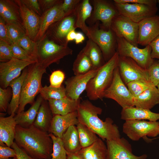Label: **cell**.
<instances>
[{
	"mask_svg": "<svg viewBox=\"0 0 159 159\" xmlns=\"http://www.w3.org/2000/svg\"><path fill=\"white\" fill-rule=\"evenodd\" d=\"M14 142L32 157L50 159L53 141L49 133L39 129L33 125L28 127L16 125Z\"/></svg>",
	"mask_w": 159,
	"mask_h": 159,
	"instance_id": "6da1fadb",
	"label": "cell"
},
{
	"mask_svg": "<svg viewBox=\"0 0 159 159\" xmlns=\"http://www.w3.org/2000/svg\"><path fill=\"white\" fill-rule=\"evenodd\" d=\"M77 111L79 122L86 125L102 140H115L121 138L118 127L112 120L110 117L106 118L104 121L101 120L98 115L101 114L102 109L88 100L80 102Z\"/></svg>",
	"mask_w": 159,
	"mask_h": 159,
	"instance_id": "7a4b0ae2",
	"label": "cell"
},
{
	"mask_svg": "<svg viewBox=\"0 0 159 159\" xmlns=\"http://www.w3.org/2000/svg\"><path fill=\"white\" fill-rule=\"evenodd\" d=\"M119 56L116 51L110 59L99 68L96 74L90 80L85 90L87 96L90 100H102L104 98L105 91L112 82Z\"/></svg>",
	"mask_w": 159,
	"mask_h": 159,
	"instance_id": "3957f363",
	"label": "cell"
},
{
	"mask_svg": "<svg viewBox=\"0 0 159 159\" xmlns=\"http://www.w3.org/2000/svg\"><path fill=\"white\" fill-rule=\"evenodd\" d=\"M46 72V69L42 68L37 62L30 65L23 82L17 114L24 111L27 104L32 105L34 102L35 97L43 87L42 79Z\"/></svg>",
	"mask_w": 159,
	"mask_h": 159,
	"instance_id": "277c9868",
	"label": "cell"
},
{
	"mask_svg": "<svg viewBox=\"0 0 159 159\" xmlns=\"http://www.w3.org/2000/svg\"><path fill=\"white\" fill-rule=\"evenodd\" d=\"M37 43V62L46 69L51 64H58L65 56L72 54L73 50L68 46L59 45L44 34Z\"/></svg>",
	"mask_w": 159,
	"mask_h": 159,
	"instance_id": "5b68a950",
	"label": "cell"
},
{
	"mask_svg": "<svg viewBox=\"0 0 159 159\" xmlns=\"http://www.w3.org/2000/svg\"><path fill=\"white\" fill-rule=\"evenodd\" d=\"M98 21L88 26L86 35L99 47L107 62L117 51L115 50L117 47L116 37L110 28L108 30L99 29Z\"/></svg>",
	"mask_w": 159,
	"mask_h": 159,
	"instance_id": "8992f818",
	"label": "cell"
},
{
	"mask_svg": "<svg viewBox=\"0 0 159 159\" xmlns=\"http://www.w3.org/2000/svg\"><path fill=\"white\" fill-rule=\"evenodd\" d=\"M117 51L119 56L127 57L134 60L140 67L147 69L153 62L149 45L143 49L132 44L123 38L116 37Z\"/></svg>",
	"mask_w": 159,
	"mask_h": 159,
	"instance_id": "52a82bcc",
	"label": "cell"
},
{
	"mask_svg": "<svg viewBox=\"0 0 159 159\" xmlns=\"http://www.w3.org/2000/svg\"><path fill=\"white\" fill-rule=\"evenodd\" d=\"M122 131L133 141H138L141 138L148 140L147 136L155 137L159 135V122L140 120H126L123 125Z\"/></svg>",
	"mask_w": 159,
	"mask_h": 159,
	"instance_id": "ba28073f",
	"label": "cell"
},
{
	"mask_svg": "<svg viewBox=\"0 0 159 159\" xmlns=\"http://www.w3.org/2000/svg\"><path fill=\"white\" fill-rule=\"evenodd\" d=\"M103 96L114 100L122 108L134 106V97L122 80L118 66L114 70L112 82Z\"/></svg>",
	"mask_w": 159,
	"mask_h": 159,
	"instance_id": "9c48e42d",
	"label": "cell"
},
{
	"mask_svg": "<svg viewBox=\"0 0 159 159\" xmlns=\"http://www.w3.org/2000/svg\"><path fill=\"white\" fill-rule=\"evenodd\" d=\"M110 29L117 37L123 38L132 44L138 47V23L119 14L112 20Z\"/></svg>",
	"mask_w": 159,
	"mask_h": 159,
	"instance_id": "30bf717a",
	"label": "cell"
},
{
	"mask_svg": "<svg viewBox=\"0 0 159 159\" xmlns=\"http://www.w3.org/2000/svg\"><path fill=\"white\" fill-rule=\"evenodd\" d=\"M114 5L120 14L138 23L142 20L156 15L158 10L156 6L138 4H119Z\"/></svg>",
	"mask_w": 159,
	"mask_h": 159,
	"instance_id": "8fae6325",
	"label": "cell"
},
{
	"mask_svg": "<svg viewBox=\"0 0 159 159\" xmlns=\"http://www.w3.org/2000/svg\"><path fill=\"white\" fill-rule=\"evenodd\" d=\"M117 66L120 77L125 85L136 80L150 82L147 69L140 67L130 58L119 56Z\"/></svg>",
	"mask_w": 159,
	"mask_h": 159,
	"instance_id": "7c38bea8",
	"label": "cell"
},
{
	"mask_svg": "<svg viewBox=\"0 0 159 159\" xmlns=\"http://www.w3.org/2000/svg\"><path fill=\"white\" fill-rule=\"evenodd\" d=\"M13 58L8 61L0 63V87L6 88L10 83L19 77L21 71L30 65L36 62Z\"/></svg>",
	"mask_w": 159,
	"mask_h": 159,
	"instance_id": "4fadbf2b",
	"label": "cell"
},
{
	"mask_svg": "<svg viewBox=\"0 0 159 159\" xmlns=\"http://www.w3.org/2000/svg\"><path fill=\"white\" fill-rule=\"evenodd\" d=\"M75 20V13L66 16L51 25L45 34L56 43L68 46L67 35L69 32L74 28Z\"/></svg>",
	"mask_w": 159,
	"mask_h": 159,
	"instance_id": "5bb4252c",
	"label": "cell"
},
{
	"mask_svg": "<svg viewBox=\"0 0 159 159\" xmlns=\"http://www.w3.org/2000/svg\"><path fill=\"white\" fill-rule=\"evenodd\" d=\"M107 152L106 159H146L144 154L136 156L132 153V146L123 138L115 140H106Z\"/></svg>",
	"mask_w": 159,
	"mask_h": 159,
	"instance_id": "9a60e30c",
	"label": "cell"
},
{
	"mask_svg": "<svg viewBox=\"0 0 159 159\" xmlns=\"http://www.w3.org/2000/svg\"><path fill=\"white\" fill-rule=\"evenodd\" d=\"M92 1L93 10L90 17L92 22L100 21L106 30L110 29L113 19L120 14L114 4L106 0Z\"/></svg>",
	"mask_w": 159,
	"mask_h": 159,
	"instance_id": "2e32d148",
	"label": "cell"
},
{
	"mask_svg": "<svg viewBox=\"0 0 159 159\" xmlns=\"http://www.w3.org/2000/svg\"><path fill=\"white\" fill-rule=\"evenodd\" d=\"M99 68L93 69L82 74L74 75L69 77L64 82L67 97L77 100L85 90L90 80L97 73Z\"/></svg>",
	"mask_w": 159,
	"mask_h": 159,
	"instance_id": "e0dca14e",
	"label": "cell"
},
{
	"mask_svg": "<svg viewBox=\"0 0 159 159\" xmlns=\"http://www.w3.org/2000/svg\"><path fill=\"white\" fill-rule=\"evenodd\" d=\"M19 7L22 25L26 35L36 42L39 30L41 16L28 8L20 0H14Z\"/></svg>",
	"mask_w": 159,
	"mask_h": 159,
	"instance_id": "ac0fdd59",
	"label": "cell"
},
{
	"mask_svg": "<svg viewBox=\"0 0 159 159\" xmlns=\"http://www.w3.org/2000/svg\"><path fill=\"white\" fill-rule=\"evenodd\" d=\"M138 24V44L146 46L159 35V16L145 19Z\"/></svg>",
	"mask_w": 159,
	"mask_h": 159,
	"instance_id": "d6986e66",
	"label": "cell"
},
{
	"mask_svg": "<svg viewBox=\"0 0 159 159\" xmlns=\"http://www.w3.org/2000/svg\"><path fill=\"white\" fill-rule=\"evenodd\" d=\"M63 1L59 0L53 6L42 13L41 16L40 29L37 42L42 38L51 25L66 16L62 8Z\"/></svg>",
	"mask_w": 159,
	"mask_h": 159,
	"instance_id": "ffe728a7",
	"label": "cell"
},
{
	"mask_svg": "<svg viewBox=\"0 0 159 159\" xmlns=\"http://www.w3.org/2000/svg\"><path fill=\"white\" fill-rule=\"evenodd\" d=\"M53 115L48 133L61 138L69 127L77 125L79 122L77 111L64 115Z\"/></svg>",
	"mask_w": 159,
	"mask_h": 159,
	"instance_id": "44dd1931",
	"label": "cell"
},
{
	"mask_svg": "<svg viewBox=\"0 0 159 159\" xmlns=\"http://www.w3.org/2000/svg\"><path fill=\"white\" fill-rule=\"evenodd\" d=\"M15 115L12 114L7 117H0V145L11 147L14 142L17 125Z\"/></svg>",
	"mask_w": 159,
	"mask_h": 159,
	"instance_id": "7402d4cb",
	"label": "cell"
},
{
	"mask_svg": "<svg viewBox=\"0 0 159 159\" xmlns=\"http://www.w3.org/2000/svg\"><path fill=\"white\" fill-rule=\"evenodd\" d=\"M80 102V98L76 100L67 97L60 99H51L48 101L53 115H60L77 111Z\"/></svg>",
	"mask_w": 159,
	"mask_h": 159,
	"instance_id": "603a6c76",
	"label": "cell"
},
{
	"mask_svg": "<svg viewBox=\"0 0 159 159\" xmlns=\"http://www.w3.org/2000/svg\"><path fill=\"white\" fill-rule=\"evenodd\" d=\"M121 118L125 121L131 120H148L156 122L159 120V113L150 110L134 107L122 108Z\"/></svg>",
	"mask_w": 159,
	"mask_h": 159,
	"instance_id": "cb8c5ba5",
	"label": "cell"
},
{
	"mask_svg": "<svg viewBox=\"0 0 159 159\" xmlns=\"http://www.w3.org/2000/svg\"><path fill=\"white\" fill-rule=\"evenodd\" d=\"M28 69H24L21 75L18 78L13 80L9 86L12 89L11 99L9 105L7 112L9 115L15 114L19 106L21 92L22 87L24 80L27 74Z\"/></svg>",
	"mask_w": 159,
	"mask_h": 159,
	"instance_id": "d4e9b609",
	"label": "cell"
},
{
	"mask_svg": "<svg viewBox=\"0 0 159 159\" xmlns=\"http://www.w3.org/2000/svg\"><path fill=\"white\" fill-rule=\"evenodd\" d=\"M92 7L89 0H81L78 4L75 11V22L74 28H79L86 35L88 26L86 21L91 16Z\"/></svg>",
	"mask_w": 159,
	"mask_h": 159,
	"instance_id": "484cf974",
	"label": "cell"
},
{
	"mask_svg": "<svg viewBox=\"0 0 159 159\" xmlns=\"http://www.w3.org/2000/svg\"><path fill=\"white\" fill-rule=\"evenodd\" d=\"M43 100L40 96L28 110L15 115L14 118L17 125L28 127L33 125Z\"/></svg>",
	"mask_w": 159,
	"mask_h": 159,
	"instance_id": "4316f807",
	"label": "cell"
},
{
	"mask_svg": "<svg viewBox=\"0 0 159 159\" xmlns=\"http://www.w3.org/2000/svg\"><path fill=\"white\" fill-rule=\"evenodd\" d=\"M159 104V92L157 87L154 86L146 90L134 98V106L150 110Z\"/></svg>",
	"mask_w": 159,
	"mask_h": 159,
	"instance_id": "83f0119b",
	"label": "cell"
},
{
	"mask_svg": "<svg viewBox=\"0 0 159 159\" xmlns=\"http://www.w3.org/2000/svg\"><path fill=\"white\" fill-rule=\"evenodd\" d=\"M0 15L6 23L18 22L22 24L19 7L15 1L0 0Z\"/></svg>",
	"mask_w": 159,
	"mask_h": 159,
	"instance_id": "f1b7e54d",
	"label": "cell"
},
{
	"mask_svg": "<svg viewBox=\"0 0 159 159\" xmlns=\"http://www.w3.org/2000/svg\"><path fill=\"white\" fill-rule=\"evenodd\" d=\"M106 145L102 139H98L91 145L82 148L77 153L82 159H106Z\"/></svg>",
	"mask_w": 159,
	"mask_h": 159,
	"instance_id": "f546056e",
	"label": "cell"
},
{
	"mask_svg": "<svg viewBox=\"0 0 159 159\" xmlns=\"http://www.w3.org/2000/svg\"><path fill=\"white\" fill-rule=\"evenodd\" d=\"M53 116L48 101L43 100L33 125L40 130L48 132Z\"/></svg>",
	"mask_w": 159,
	"mask_h": 159,
	"instance_id": "4dcf8cb0",
	"label": "cell"
},
{
	"mask_svg": "<svg viewBox=\"0 0 159 159\" xmlns=\"http://www.w3.org/2000/svg\"><path fill=\"white\" fill-rule=\"evenodd\" d=\"M61 139L67 153H77L82 148L75 125L69 127L64 133Z\"/></svg>",
	"mask_w": 159,
	"mask_h": 159,
	"instance_id": "1f68e13d",
	"label": "cell"
},
{
	"mask_svg": "<svg viewBox=\"0 0 159 159\" xmlns=\"http://www.w3.org/2000/svg\"><path fill=\"white\" fill-rule=\"evenodd\" d=\"M88 39L82 50L91 61L93 69H97L106 62L99 47L91 39Z\"/></svg>",
	"mask_w": 159,
	"mask_h": 159,
	"instance_id": "d6a6232c",
	"label": "cell"
},
{
	"mask_svg": "<svg viewBox=\"0 0 159 159\" xmlns=\"http://www.w3.org/2000/svg\"><path fill=\"white\" fill-rule=\"evenodd\" d=\"M93 69L90 59L82 50L78 54L73 65L72 70L74 75L85 74Z\"/></svg>",
	"mask_w": 159,
	"mask_h": 159,
	"instance_id": "836d02e7",
	"label": "cell"
},
{
	"mask_svg": "<svg viewBox=\"0 0 159 159\" xmlns=\"http://www.w3.org/2000/svg\"><path fill=\"white\" fill-rule=\"evenodd\" d=\"M76 127L82 148L91 145L99 138L94 132L85 125L79 122Z\"/></svg>",
	"mask_w": 159,
	"mask_h": 159,
	"instance_id": "e575fe53",
	"label": "cell"
},
{
	"mask_svg": "<svg viewBox=\"0 0 159 159\" xmlns=\"http://www.w3.org/2000/svg\"><path fill=\"white\" fill-rule=\"evenodd\" d=\"M39 93L43 100L60 99L67 97L65 87L62 85L59 87L45 85L41 89Z\"/></svg>",
	"mask_w": 159,
	"mask_h": 159,
	"instance_id": "d590c367",
	"label": "cell"
},
{
	"mask_svg": "<svg viewBox=\"0 0 159 159\" xmlns=\"http://www.w3.org/2000/svg\"><path fill=\"white\" fill-rule=\"evenodd\" d=\"M9 39L12 44L16 43L21 37L26 35L22 24L18 22L6 23Z\"/></svg>",
	"mask_w": 159,
	"mask_h": 159,
	"instance_id": "8d00e7d4",
	"label": "cell"
},
{
	"mask_svg": "<svg viewBox=\"0 0 159 159\" xmlns=\"http://www.w3.org/2000/svg\"><path fill=\"white\" fill-rule=\"evenodd\" d=\"M126 85L132 96L136 97L148 89L155 86L150 82L146 80L133 81L127 83Z\"/></svg>",
	"mask_w": 159,
	"mask_h": 159,
	"instance_id": "74e56055",
	"label": "cell"
},
{
	"mask_svg": "<svg viewBox=\"0 0 159 159\" xmlns=\"http://www.w3.org/2000/svg\"><path fill=\"white\" fill-rule=\"evenodd\" d=\"M53 141L52 152L50 159H66L67 155L61 138L49 133Z\"/></svg>",
	"mask_w": 159,
	"mask_h": 159,
	"instance_id": "f35d334b",
	"label": "cell"
},
{
	"mask_svg": "<svg viewBox=\"0 0 159 159\" xmlns=\"http://www.w3.org/2000/svg\"><path fill=\"white\" fill-rule=\"evenodd\" d=\"M16 43L29 54L37 59V42L33 41L26 35L20 38Z\"/></svg>",
	"mask_w": 159,
	"mask_h": 159,
	"instance_id": "ab89813d",
	"label": "cell"
},
{
	"mask_svg": "<svg viewBox=\"0 0 159 159\" xmlns=\"http://www.w3.org/2000/svg\"><path fill=\"white\" fill-rule=\"evenodd\" d=\"M12 55L14 58L28 61L37 62V59L29 54L16 43L11 45Z\"/></svg>",
	"mask_w": 159,
	"mask_h": 159,
	"instance_id": "60d3db41",
	"label": "cell"
},
{
	"mask_svg": "<svg viewBox=\"0 0 159 159\" xmlns=\"http://www.w3.org/2000/svg\"><path fill=\"white\" fill-rule=\"evenodd\" d=\"M147 70L149 81L156 87L159 83V60H154Z\"/></svg>",
	"mask_w": 159,
	"mask_h": 159,
	"instance_id": "b9f144b4",
	"label": "cell"
},
{
	"mask_svg": "<svg viewBox=\"0 0 159 159\" xmlns=\"http://www.w3.org/2000/svg\"><path fill=\"white\" fill-rule=\"evenodd\" d=\"M11 91L9 87L6 89L0 87V111L6 112L7 110L10 97L12 95Z\"/></svg>",
	"mask_w": 159,
	"mask_h": 159,
	"instance_id": "7bdbcfd3",
	"label": "cell"
},
{
	"mask_svg": "<svg viewBox=\"0 0 159 159\" xmlns=\"http://www.w3.org/2000/svg\"><path fill=\"white\" fill-rule=\"evenodd\" d=\"M13 57L11 45L0 40V61L5 62L10 60Z\"/></svg>",
	"mask_w": 159,
	"mask_h": 159,
	"instance_id": "ee69618b",
	"label": "cell"
},
{
	"mask_svg": "<svg viewBox=\"0 0 159 159\" xmlns=\"http://www.w3.org/2000/svg\"><path fill=\"white\" fill-rule=\"evenodd\" d=\"M65 74L64 72L60 70L53 71L49 77L50 86L54 87H59L64 80Z\"/></svg>",
	"mask_w": 159,
	"mask_h": 159,
	"instance_id": "f6af8a7d",
	"label": "cell"
},
{
	"mask_svg": "<svg viewBox=\"0 0 159 159\" xmlns=\"http://www.w3.org/2000/svg\"><path fill=\"white\" fill-rule=\"evenodd\" d=\"M80 0H64L62 4V9L66 16L74 14Z\"/></svg>",
	"mask_w": 159,
	"mask_h": 159,
	"instance_id": "bcb514c9",
	"label": "cell"
},
{
	"mask_svg": "<svg viewBox=\"0 0 159 159\" xmlns=\"http://www.w3.org/2000/svg\"><path fill=\"white\" fill-rule=\"evenodd\" d=\"M21 2L29 9L41 16L42 12L37 0H20Z\"/></svg>",
	"mask_w": 159,
	"mask_h": 159,
	"instance_id": "7dc6e473",
	"label": "cell"
},
{
	"mask_svg": "<svg viewBox=\"0 0 159 159\" xmlns=\"http://www.w3.org/2000/svg\"><path fill=\"white\" fill-rule=\"evenodd\" d=\"M16 157L14 149L8 146H0V159H10L9 158Z\"/></svg>",
	"mask_w": 159,
	"mask_h": 159,
	"instance_id": "c3c4849f",
	"label": "cell"
},
{
	"mask_svg": "<svg viewBox=\"0 0 159 159\" xmlns=\"http://www.w3.org/2000/svg\"><path fill=\"white\" fill-rule=\"evenodd\" d=\"M114 3L119 4L131 3L143 4L150 6H156L157 0H114Z\"/></svg>",
	"mask_w": 159,
	"mask_h": 159,
	"instance_id": "681fc988",
	"label": "cell"
},
{
	"mask_svg": "<svg viewBox=\"0 0 159 159\" xmlns=\"http://www.w3.org/2000/svg\"><path fill=\"white\" fill-rule=\"evenodd\" d=\"M0 40L3 41L11 45L12 44L8 36L6 23L1 17H0Z\"/></svg>",
	"mask_w": 159,
	"mask_h": 159,
	"instance_id": "f907efd6",
	"label": "cell"
},
{
	"mask_svg": "<svg viewBox=\"0 0 159 159\" xmlns=\"http://www.w3.org/2000/svg\"><path fill=\"white\" fill-rule=\"evenodd\" d=\"M149 45L152 49L151 56L154 59L159 60V35L153 40Z\"/></svg>",
	"mask_w": 159,
	"mask_h": 159,
	"instance_id": "816d5d0a",
	"label": "cell"
},
{
	"mask_svg": "<svg viewBox=\"0 0 159 159\" xmlns=\"http://www.w3.org/2000/svg\"><path fill=\"white\" fill-rule=\"evenodd\" d=\"M11 147L15 150L17 159H37L27 154L23 149L19 147L14 142Z\"/></svg>",
	"mask_w": 159,
	"mask_h": 159,
	"instance_id": "f5cc1de1",
	"label": "cell"
},
{
	"mask_svg": "<svg viewBox=\"0 0 159 159\" xmlns=\"http://www.w3.org/2000/svg\"><path fill=\"white\" fill-rule=\"evenodd\" d=\"M59 1V0H38L42 13L53 6L57 4Z\"/></svg>",
	"mask_w": 159,
	"mask_h": 159,
	"instance_id": "db71d44e",
	"label": "cell"
},
{
	"mask_svg": "<svg viewBox=\"0 0 159 159\" xmlns=\"http://www.w3.org/2000/svg\"><path fill=\"white\" fill-rule=\"evenodd\" d=\"M75 28H74L71 30L68 33L67 37V40L68 42L74 40L76 35Z\"/></svg>",
	"mask_w": 159,
	"mask_h": 159,
	"instance_id": "11a10c76",
	"label": "cell"
},
{
	"mask_svg": "<svg viewBox=\"0 0 159 159\" xmlns=\"http://www.w3.org/2000/svg\"><path fill=\"white\" fill-rule=\"evenodd\" d=\"M85 39V37L82 32H77L76 36L74 39L75 43L76 44L82 43Z\"/></svg>",
	"mask_w": 159,
	"mask_h": 159,
	"instance_id": "9f6ffc18",
	"label": "cell"
},
{
	"mask_svg": "<svg viewBox=\"0 0 159 159\" xmlns=\"http://www.w3.org/2000/svg\"><path fill=\"white\" fill-rule=\"evenodd\" d=\"M67 155L66 159H82L77 153H67Z\"/></svg>",
	"mask_w": 159,
	"mask_h": 159,
	"instance_id": "6f0895ef",
	"label": "cell"
},
{
	"mask_svg": "<svg viewBox=\"0 0 159 159\" xmlns=\"http://www.w3.org/2000/svg\"><path fill=\"white\" fill-rule=\"evenodd\" d=\"M156 87H157V89H158V92H159V83L158 84V85H157Z\"/></svg>",
	"mask_w": 159,
	"mask_h": 159,
	"instance_id": "680465c9",
	"label": "cell"
},
{
	"mask_svg": "<svg viewBox=\"0 0 159 159\" xmlns=\"http://www.w3.org/2000/svg\"><path fill=\"white\" fill-rule=\"evenodd\" d=\"M17 159L16 157L15 158H13L12 159Z\"/></svg>",
	"mask_w": 159,
	"mask_h": 159,
	"instance_id": "91938a15",
	"label": "cell"
},
{
	"mask_svg": "<svg viewBox=\"0 0 159 159\" xmlns=\"http://www.w3.org/2000/svg\"><path fill=\"white\" fill-rule=\"evenodd\" d=\"M158 2L159 3V0H158Z\"/></svg>",
	"mask_w": 159,
	"mask_h": 159,
	"instance_id": "94428289",
	"label": "cell"
}]
</instances>
